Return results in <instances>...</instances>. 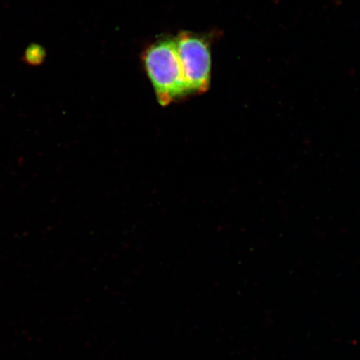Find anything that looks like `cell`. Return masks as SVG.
Returning <instances> with one entry per match:
<instances>
[{
  "mask_svg": "<svg viewBox=\"0 0 360 360\" xmlns=\"http://www.w3.org/2000/svg\"><path fill=\"white\" fill-rule=\"evenodd\" d=\"M143 63L160 105H167L188 94L175 39L152 44L143 56Z\"/></svg>",
  "mask_w": 360,
  "mask_h": 360,
  "instance_id": "cell-1",
  "label": "cell"
},
{
  "mask_svg": "<svg viewBox=\"0 0 360 360\" xmlns=\"http://www.w3.org/2000/svg\"><path fill=\"white\" fill-rule=\"evenodd\" d=\"M174 39L188 94L207 91L212 65L208 42L187 32L179 34Z\"/></svg>",
  "mask_w": 360,
  "mask_h": 360,
  "instance_id": "cell-2",
  "label": "cell"
}]
</instances>
